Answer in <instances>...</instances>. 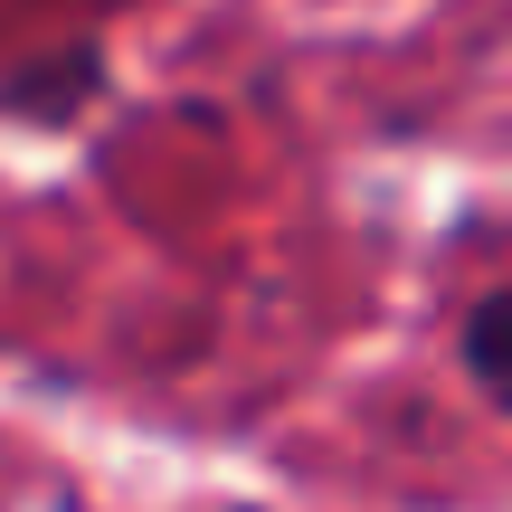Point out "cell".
Here are the masks:
<instances>
[{"instance_id": "6da1fadb", "label": "cell", "mask_w": 512, "mask_h": 512, "mask_svg": "<svg viewBox=\"0 0 512 512\" xmlns=\"http://www.w3.org/2000/svg\"><path fill=\"white\" fill-rule=\"evenodd\" d=\"M105 95H114V57L86 29V38H57V48H29L19 67H0V124L10 133H76Z\"/></svg>"}, {"instance_id": "7a4b0ae2", "label": "cell", "mask_w": 512, "mask_h": 512, "mask_svg": "<svg viewBox=\"0 0 512 512\" xmlns=\"http://www.w3.org/2000/svg\"><path fill=\"white\" fill-rule=\"evenodd\" d=\"M456 370L484 408L512 399V285H475L456 313Z\"/></svg>"}]
</instances>
